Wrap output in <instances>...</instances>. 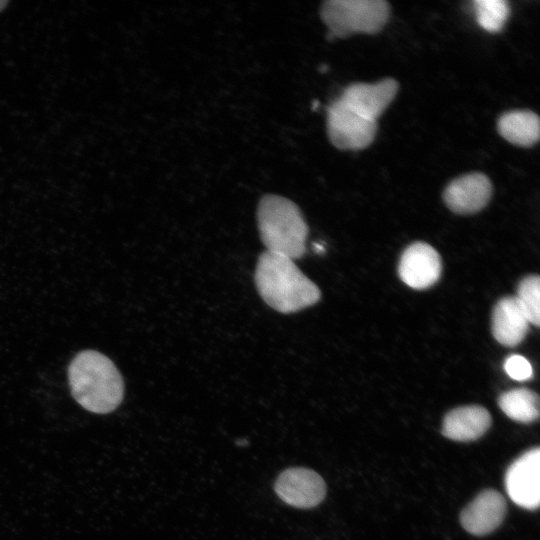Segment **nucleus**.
Here are the masks:
<instances>
[{
    "mask_svg": "<svg viewBox=\"0 0 540 540\" xmlns=\"http://www.w3.org/2000/svg\"><path fill=\"white\" fill-rule=\"evenodd\" d=\"M254 281L263 301L284 314L310 307L321 297L318 286L301 272L292 259L268 251L258 258Z\"/></svg>",
    "mask_w": 540,
    "mask_h": 540,
    "instance_id": "1",
    "label": "nucleus"
},
{
    "mask_svg": "<svg viewBox=\"0 0 540 540\" xmlns=\"http://www.w3.org/2000/svg\"><path fill=\"white\" fill-rule=\"evenodd\" d=\"M68 378L74 399L93 413H110L123 399L120 372L108 357L97 351L77 354L69 365Z\"/></svg>",
    "mask_w": 540,
    "mask_h": 540,
    "instance_id": "2",
    "label": "nucleus"
},
{
    "mask_svg": "<svg viewBox=\"0 0 540 540\" xmlns=\"http://www.w3.org/2000/svg\"><path fill=\"white\" fill-rule=\"evenodd\" d=\"M257 223L266 251L292 260L305 254L308 226L299 207L288 198L263 196L257 208Z\"/></svg>",
    "mask_w": 540,
    "mask_h": 540,
    "instance_id": "3",
    "label": "nucleus"
},
{
    "mask_svg": "<svg viewBox=\"0 0 540 540\" xmlns=\"http://www.w3.org/2000/svg\"><path fill=\"white\" fill-rule=\"evenodd\" d=\"M389 14V4L384 0H328L320 9L330 35L338 38L378 33L386 25Z\"/></svg>",
    "mask_w": 540,
    "mask_h": 540,
    "instance_id": "4",
    "label": "nucleus"
},
{
    "mask_svg": "<svg viewBox=\"0 0 540 540\" xmlns=\"http://www.w3.org/2000/svg\"><path fill=\"white\" fill-rule=\"evenodd\" d=\"M377 123L343 103L334 100L327 110V133L330 142L341 150H360L374 140Z\"/></svg>",
    "mask_w": 540,
    "mask_h": 540,
    "instance_id": "5",
    "label": "nucleus"
},
{
    "mask_svg": "<svg viewBox=\"0 0 540 540\" xmlns=\"http://www.w3.org/2000/svg\"><path fill=\"white\" fill-rule=\"evenodd\" d=\"M277 496L286 504L301 509L319 505L326 495V484L314 470L290 467L282 471L274 484Z\"/></svg>",
    "mask_w": 540,
    "mask_h": 540,
    "instance_id": "6",
    "label": "nucleus"
},
{
    "mask_svg": "<svg viewBox=\"0 0 540 540\" xmlns=\"http://www.w3.org/2000/svg\"><path fill=\"white\" fill-rule=\"evenodd\" d=\"M510 499L520 507L533 510L540 502V450L534 448L517 458L505 474Z\"/></svg>",
    "mask_w": 540,
    "mask_h": 540,
    "instance_id": "7",
    "label": "nucleus"
},
{
    "mask_svg": "<svg viewBox=\"0 0 540 540\" xmlns=\"http://www.w3.org/2000/svg\"><path fill=\"white\" fill-rule=\"evenodd\" d=\"M441 270L439 253L424 242L409 245L402 253L398 266L401 280L414 289H426L435 284Z\"/></svg>",
    "mask_w": 540,
    "mask_h": 540,
    "instance_id": "8",
    "label": "nucleus"
},
{
    "mask_svg": "<svg viewBox=\"0 0 540 540\" xmlns=\"http://www.w3.org/2000/svg\"><path fill=\"white\" fill-rule=\"evenodd\" d=\"M398 82L385 78L376 83H353L346 87L339 99L358 114L376 121L398 92Z\"/></svg>",
    "mask_w": 540,
    "mask_h": 540,
    "instance_id": "9",
    "label": "nucleus"
},
{
    "mask_svg": "<svg viewBox=\"0 0 540 540\" xmlns=\"http://www.w3.org/2000/svg\"><path fill=\"white\" fill-rule=\"evenodd\" d=\"M492 184L479 172L465 174L448 184L443 193L447 207L456 214H473L482 210L490 201Z\"/></svg>",
    "mask_w": 540,
    "mask_h": 540,
    "instance_id": "10",
    "label": "nucleus"
},
{
    "mask_svg": "<svg viewBox=\"0 0 540 540\" xmlns=\"http://www.w3.org/2000/svg\"><path fill=\"white\" fill-rule=\"evenodd\" d=\"M506 513L504 497L496 490L480 492L461 512L460 522L472 535L481 536L494 531Z\"/></svg>",
    "mask_w": 540,
    "mask_h": 540,
    "instance_id": "11",
    "label": "nucleus"
},
{
    "mask_svg": "<svg viewBox=\"0 0 540 540\" xmlns=\"http://www.w3.org/2000/svg\"><path fill=\"white\" fill-rule=\"evenodd\" d=\"M529 321L515 296L501 298L492 313V333L500 344L518 345L525 338Z\"/></svg>",
    "mask_w": 540,
    "mask_h": 540,
    "instance_id": "12",
    "label": "nucleus"
},
{
    "mask_svg": "<svg viewBox=\"0 0 540 540\" xmlns=\"http://www.w3.org/2000/svg\"><path fill=\"white\" fill-rule=\"evenodd\" d=\"M491 416L479 405L457 407L448 412L443 420L442 434L455 441H472L489 429Z\"/></svg>",
    "mask_w": 540,
    "mask_h": 540,
    "instance_id": "13",
    "label": "nucleus"
},
{
    "mask_svg": "<svg viewBox=\"0 0 540 540\" xmlns=\"http://www.w3.org/2000/svg\"><path fill=\"white\" fill-rule=\"evenodd\" d=\"M497 130L509 143L520 147H531L539 140V117L529 110L509 111L499 118Z\"/></svg>",
    "mask_w": 540,
    "mask_h": 540,
    "instance_id": "14",
    "label": "nucleus"
},
{
    "mask_svg": "<svg viewBox=\"0 0 540 540\" xmlns=\"http://www.w3.org/2000/svg\"><path fill=\"white\" fill-rule=\"evenodd\" d=\"M500 409L512 420L530 423L539 416V397L527 388L504 392L498 399Z\"/></svg>",
    "mask_w": 540,
    "mask_h": 540,
    "instance_id": "15",
    "label": "nucleus"
},
{
    "mask_svg": "<svg viewBox=\"0 0 540 540\" xmlns=\"http://www.w3.org/2000/svg\"><path fill=\"white\" fill-rule=\"evenodd\" d=\"M478 24L487 32L497 33L508 20L510 8L505 0L474 1Z\"/></svg>",
    "mask_w": 540,
    "mask_h": 540,
    "instance_id": "16",
    "label": "nucleus"
},
{
    "mask_svg": "<svg viewBox=\"0 0 540 540\" xmlns=\"http://www.w3.org/2000/svg\"><path fill=\"white\" fill-rule=\"evenodd\" d=\"M529 323L539 326L540 321V279L538 275L523 278L515 296Z\"/></svg>",
    "mask_w": 540,
    "mask_h": 540,
    "instance_id": "17",
    "label": "nucleus"
},
{
    "mask_svg": "<svg viewBox=\"0 0 540 540\" xmlns=\"http://www.w3.org/2000/svg\"><path fill=\"white\" fill-rule=\"evenodd\" d=\"M508 376L517 381H525L532 377L533 369L529 361L520 355H511L504 363Z\"/></svg>",
    "mask_w": 540,
    "mask_h": 540,
    "instance_id": "18",
    "label": "nucleus"
},
{
    "mask_svg": "<svg viewBox=\"0 0 540 540\" xmlns=\"http://www.w3.org/2000/svg\"><path fill=\"white\" fill-rule=\"evenodd\" d=\"M7 1H0V11L5 8Z\"/></svg>",
    "mask_w": 540,
    "mask_h": 540,
    "instance_id": "19",
    "label": "nucleus"
}]
</instances>
